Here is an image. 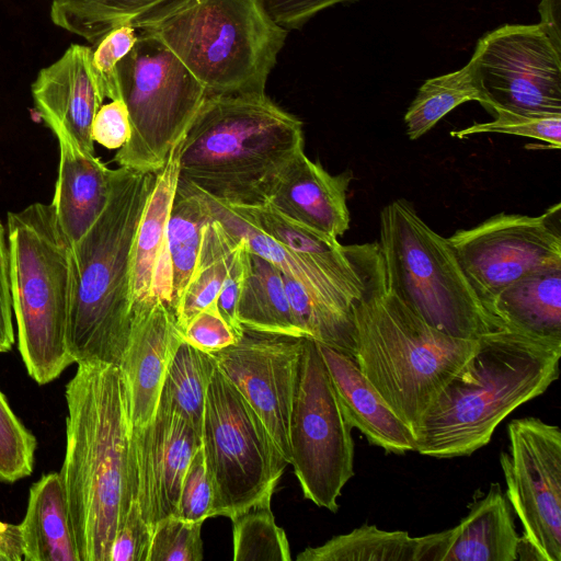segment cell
<instances>
[{"instance_id":"cell-1","label":"cell","mask_w":561,"mask_h":561,"mask_svg":"<svg viewBox=\"0 0 561 561\" xmlns=\"http://www.w3.org/2000/svg\"><path fill=\"white\" fill-rule=\"evenodd\" d=\"M66 453L60 477L80 561H110L134 500L130 416L118 366L79 364L66 386Z\"/></svg>"},{"instance_id":"cell-2","label":"cell","mask_w":561,"mask_h":561,"mask_svg":"<svg viewBox=\"0 0 561 561\" xmlns=\"http://www.w3.org/2000/svg\"><path fill=\"white\" fill-rule=\"evenodd\" d=\"M302 122L266 93L207 94L179 142V179L233 207L265 205L304 150Z\"/></svg>"},{"instance_id":"cell-3","label":"cell","mask_w":561,"mask_h":561,"mask_svg":"<svg viewBox=\"0 0 561 561\" xmlns=\"http://www.w3.org/2000/svg\"><path fill=\"white\" fill-rule=\"evenodd\" d=\"M156 173L111 169L108 197L90 229L71 245L67 347L73 363L118 366L133 323L131 255Z\"/></svg>"},{"instance_id":"cell-4","label":"cell","mask_w":561,"mask_h":561,"mask_svg":"<svg viewBox=\"0 0 561 561\" xmlns=\"http://www.w3.org/2000/svg\"><path fill=\"white\" fill-rule=\"evenodd\" d=\"M479 347L428 409L416 451L438 459L470 456L522 404L543 394L560 374L561 340L503 327Z\"/></svg>"},{"instance_id":"cell-5","label":"cell","mask_w":561,"mask_h":561,"mask_svg":"<svg viewBox=\"0 0 561 561\" xmlns=\"http://www.w3.org/2000/svg\"><path fill=\"white\" fill-rule=\"evenodd\" d=\"M352 322L356 364L417 439L428 409L476 354L479 339L446 334L412 311L387 288L379 250L352 305Z\"/></svg>"},{"instance_id":"cell-6","label":"cell","mask_w":561,"mask_h":561,"mask_svg":"<svg viewBox=\"0 0 561 561\" xmlns=\"http://www.w3.org/2000/svg\"><path fill=\"white\" fill-rule=\"evenodd\" d=\"M133 25L172 50L207 94L265 93L288 34L263 0H178Z\"/></svg>"},{"instance_id":"cell-7","label":"cell","mask_w":561,"mask_h":561,"mask_svg":"<svg viewBox=\"0 0 561 561\" xmlns=\"http://www.w3.org/2000/svg\"><path fill=\"white\" fill-rule=\"evenodd\" d=\"M10 291L18 345L39 385L73 364L67 347L71 245L51 204L33 203L7 215Z\"/></svg>"},{"instance_id":"cell-8","label":"cell","mask_w":561,"mask_h":561,"mask_svg":"<svg viewBox=\"0 0 561 561\" xmlns=\"http://www.w3.org/2000/svg\"><path fill=\"white\" fill-rule=\"evenodd\" d=\"M379 224L386 286L425 322L461 339L504 327L482 304L448 238L434 231L410 202L386 205Z\"/></svg>"},{"instance_id":"cell-9","label":"cell","mask_w":561,"mask_h":561,"mask_svg":"<svg viewBox=\"0 0 561 561\" xmlns=\"http://www.w3.org/2000/svg\"><path fill=\"white\" fill-rule=\"evenodd\" d=\"M121 99L131 135L114 161L119 167L158 172L184 135L205 96V88L162 42L139 32L117 65Z\"/></svg>"},{"instance_id":"cell-10","label":"cell","mask_w":561,"mask_h":561,"mask_svg":"<svg viewBox=\"0 0 561 561\" xmlns=\"http://www.w3.org/2000/svg\"><path fill=\"white\" fill-rule=\"evenodd\" d=\"M202 449L213 485L211 517H231L272 497L289 465L239 390L215 367L205 399Z\"/></svg>"},{"instance_id":"cell-11","label":"cell","mask_w":561,"mask_h":561,"mask_svg":"<svg viewBox=\"0 0 561 561\" xmlns=\"http://www.w3.org/2000/svg\"><path fill=\"white\" fill-rule=\"evenodd\" d=\"M290 465L304 497L337 512L354 476V440L316 341L305 337L289 420Z\"/></svg>"},{"instance_id":"cell-12","label":"cell","mask_w":561,"mask_h":561,"mask_svg":"<svg viewBox=\"0 0 561 561\" xmlns=\"http://www.w3.org/2000/svg\"><path fill=\"white\" fill-rule=\"evenodd\" d=\"M500 462L505 495L522 527L519 556L561 561V431L539 417L512 420Z\"/></svg>"},{"instance_id":"cell-13","label":"cell","mask_w":561,"mask_h":561,"mask_svg":"<svg viewBox=\"0 0 561 561\" xmlns=\"http://www.w3.org/2000/svg\"><path fill=\"white\" fill-rule=\"evenodd\" d=\"M468 65L483 107L561 115V50L539 24L488 33Z\"/></svg>"},{"instance_id":"cell-14","label":"cell","mask_w":561,"mask_h":561,"mask_svg":"<svg viewBox=\"0 0 561 561\" xmlns=\"http://www.w3.org/2000/svg\"><path fill=\"white\" fill-rule=\"evenodd\" d=\"M448 241L488 309L515 280L561 265V204L539 216L500 213L472 228L457 230Z\"/></svg>"},{"instance_id":"cell-15","label":"cell","mask_w":561,"mask_h":561,"mask_svg":"<svg viewBox=\"0 0 561 561\" xmlns=\"http://www.w3.org/2000/svg\"><path fill=\"white\" fill-rule=\"evenodd\" d=\"M304 339L243 329L236 343L211 354L289 465V420Z\"/></svg>"},{"instance_id":"cell-16","label":"cell","mask_w":561,"mask_h":561,"mask_svg":"<svg viewBox=\"0 0 561 561\" xmlns=\"http://www.w3.org/2000/svg\"><path fill=\"white\" fill-rule=\"evenodd\" d=\"M201 434L182 416L157 410L153 419L130 432V471L134 500L153 528L174 516L181 485Z\"/></svg>"},{"instance_id":"cell-17","label":"cell","mask_w":561,"mask_h":561,"mask_svg":"<svg viewBox=\"0 0 561 561\" xmlns=\"http://www.w3.org/2000/svg\"><path fill=\"white\" fill-rule=\"evenodd\" d=\"M133 312L128 344L118 367L135 428L153 419L169 365L184 340L172 308L161 298L135 305Z\"/></svg>"},{"instance_id":"cell-18","label":"cell","mask_w":561,"mask_h":561,"mask_svg":"<svg viewBox=\"0 0 561 561\" xmlns=\"http://www.w3.org/2000/svg\"><path fill=\"white\" fill-rule=\"evenodd\" d=\"M92 50L70 45L39 70L31 91L36 112L50 130H65L82 151L94 154L92 122L105 95L92 68Z\"/></svg>"},{"instance_id":"cell-19","label":"cell","mask_w":561,"mask_h":561,"mask_svg":"<svg viewBox=\"0 0 561 561\" xmlns=\"http://www.w3.org/2000/svg\"><path fill=\"white\" fill-rule=\"evenodd\" d=\"M352 180V171L333 175L301 151L283 171L266 204L297 224L339 239L350 229L346 197Z\"/></svg>"},{"instance_id":"cell-20","label":"cell","mask_w":561,"mask_h":561,"mask_svg":"<svg viewBox=\"0 0 561 561\" xmlns=\"http://www.w3.org/2000/svg\"><path fill=\"white\" fill-rule=\"evenodd\" d=\"M317 344L352 428L360 431L370 445L386 453L416 451L414 434L363 375L354 357L332 346Z\"/></svg>"},{"instance_id":"cell-21","label":"cell","mask_w":561,"mask_h":561,"mask_svg":"<svg viewBox=\"0 0 561 561\" xmlns=\"http://www.w3.org/2000/svg\"><path fill=\"white\" fill-rule=\"evenodd\" d=\"M179 142L180 140L156 173L153 190L136 231L130 270L133 307L156 297L169 306L171 304L167 227L179 181Z\"/></svg>"},{"instance_id":"cell-22","label":"cell","mask_w":561,"mask_h":561,"mask_svg":"<svg viewBox=\"0 0 561 561\" xmlns=\"http://www.w3.org/2000/svg\"><path fill=\"white\" fill-rule=\"evenodd\" d=\"M59 145V164L51 205L70 245L94 224L108 197L111 169L92 153L82 151L71 137L54 128Z\"/></svg>"},{"instance_id":"cell-23","label":"cell","mask_w":561,"mask_h":561,"mask_svg":"<svg viewBox=\"0 0 561 561\" xmlns=\"http://www.w3.org/2000/svg\"><path fill=\"white\" fill-rule=\"evenodd\" d=\"M456 535L455 526L440 533L411 537L403 530H383L363 525L308 547L297 561H444Z\"/></svg>"},{"instance_id":"cell-24","label":"cell","mask_w":561,"mask_h":561,"mask_svg":"<svg viewBox=\"0 0 561 561\" xmlns=\"http://www.w3.org/2000/svg\"><path fill=\"white\" fill-rule=\"evenodd\" d=\"M456 535L444 561H516L520 537L513 510L500 483L476 500L455 526Z\"/></svg>"},{"instance_id":"cell-25","label":"cell","mask_w":561,"mask_h":561,"mask_svg":"<svg viewBox=\"0 0 561 561\" xmlns=\"http://www.w3.org/2000/svg\"><path fill=\"white\" fill-rule=\"evenodd\" d=\"M19 525L25 561H80L60 473L45 474L30 488Z\"/></svg>"},{"instance_id":"cell-26","label":"cell","mask_w":561,"mask_h":561,"mask_svg":"<svg viewBox=\"0 0 561 561\" xmlns=\"http://www.w3.org/2000/svg\"><path fill=\"white\" fill-rule=\"evenodd\" d=\"M488 310L507 328L561 340V265L515 280L493 298Z\"/></svg>"},{"instance_id":"cell-27","label":"cell","mask_w":561,"mask_h":561,"mask_svg":"<svg viewBox=\"0 0 561 561\" xmlns=\"http://www.w3.org/2000/svg\"><path fill=\"white\" fill-rule=\"evenodd\" d=\"M208 203L213 216L232 234L241 238L252 252L270 261L284 275L301 284L321 304L352 317V305L355 299L329 277L261 231L233 207L210 198Z\"/></svg>"},{"instance_id":"cell-28","label":"cell","mask_w":561,"mask_h":561,"mask_svg":"<svg viewBox=\"0 0 561 561\" xmlns=\"http://www.w3.org/2000/svg\"><path fill=\"white\" fill-rule=\"evenodd\" d=\"M237 318L243 329L305 337L291 312L282 272L250 249Z\"/></svg>"},{"instance_id":"cell-29","label":"cell","mask_w":561,"mask_h":561,"mask_svg":"<svg viewBox=\"0 0 561 561\" xmlns=\"http://www.w3.org/2000/svg\"><path fill=\"white\" fill-rule=\"evenodd\" d=\"M211 218L207 197L179 179L173 197L167 241L171 267V308L174 312L194 273L203 229Z\"/></svg>"},{"instance_id":"cell-30","label":"cell","mask_w":561,"mask_h":561,"mask_svg":"<svg viewBox=\"0 0 561 561\" xmlns=\"http://www.w3.org/2000/svg\"><path fill=\"white\" fill-rule=\"evenodd\" d=\"M242 240L213 216L203 229L202 244L192 278L174 314L181 330L218 298Z\"/></svg>"},{"instance_id":"cell-31","label":"cell","mask_w":561,"mask_h":561,"mask_svg":"<svg viewBox=\"0 0 561 561\" xmlns=\"http://www.w3.org/2000/svg\"><path fill=\"white\" fill-rule=\"evenodd\" d=\"M178 0H51V22L96 45L112 30L135 24Z\"/></svg>"},{"instance_id":"cell-32","label":"cell","mask_w":561,"mask_h":561,"mask_svg":"<svg viewBox=\"0 0 561 561\" xmlns=\"http://www.w3.org/2000/svg\"><path fill=\"white\" fill-rule=\"evenodd\" d=\"M215 367L211 354L183 341L169 365L157 410L182 416L202 436L205 399Z\"/></svg>"},{"instance_id":"cell-33","label":"cell","mask_w":561,"mask_h":561,"mask_svg":"<svg viewBox=\"0 0 561 561\" xmlns=\"http://www.w3.org/2000/svg\"><path fill=\"white\" fill-rule=\"evenodd\" d=\"M468 101H481L470 67L426 80L405 115L407 135L415 140L431 130L446 114Z\"/></svg>"},{"instance_id":"cell-34","label":"cell","mask_w":561,"mask_h":561,"mask_svg":"<svg viewBox=\"0 0 561 561\" xmlns=\"http://www.w3.org/2000/svg\"><path fill=\"white\" fill-rule=\"evenodd\" d=\"M271 500L265 497L230 517L234 561L291 560L286 533L276 525Z\"/></svg>"},{"instance_id":"cell-35","label":"cell","mask_w":561,"mask_h":561,"mask_svg":"<svg viewBox=\"0 0 561 561\" xmlns=\"http://www.w3.org/2000/svg\"><path fill=\"white\" fill-rule=\"evenodd\" d=\"M493 119L476 123L460 130L450 133L462 139L478 134H505L534 138L546 142L550 148L561 147V115H536L508 111L497 106L484 107Z\"/></svg>"},{"instance_id":"cell-36","label":"cell","mask_w":561,"mask_h":561,"mask_svg":"<svg viewBox=\"0 0 561 561\" xmlns=\"http://www.w3.org/2000/svg\"><path fill=\"white\" fill-rule=\"evenodd\" d=\"M36 438L13 413L0 391V482H15L32 473Z\"/></svg>"},{"instance_id":"cell-37","label":"cell","mask_w":561,"mask_h":561,"mask_svg":"<svg viewBox=\"0 0 561 561\" xmlns=\"http://www.w3.org/2000/svg\"><path fill=\"white\" fill-rule=\"evenodd\" d=\"M202 525L176 516L156 523L148 561H202Z\"/></svg>"},{"instance_id":"cell-38","label":"cell","mask_w":561,"mask_h":561,"mask_svg":"<svg viewBox=\"0 0 561 561\" xmlns=\"http://www.w3.org/2000/svg\"><path fill=\"white\" fill-rule=\"evenodd\" d=\"M136 31L133 24L116 27L102 37L92 50V68L105 99H121L117 65L134 47Z\"/></svg>"},{"instance_id":"cell-39","label":"cell","mask_w":561,"mask_h":561,"mask_svg":"<svg viewBox=\"0 0 561 561\" xmlns=\"http://www.w3.org/2000/svg\"><path fill=\"white\" fill-rule=\"evenodd\" d=\"M213 504V485L201 445L185 471L174 516L204 523L211 517Z\"/></svg>"},{"instance_id":"cell-40","label":"cell","mask_w":561,"mask_h":561,"mask_svg":"<svg viewBox=\"0 0 561 561\" xmlns=\"http://www.w3.org/2000/svg\"><path fill=\"white\" fill-rule=\"evenodd\" d=\"M153 528L141 515L136 500L121 522L110 551V561H148Z\"/></svg>"},{"instance_id":"cell-41","label":"cell","mask_w":561,"mask_h":561,"mask_svg":"<svg viewBox=\"0 0 561 561\" xmlns=\"http://www.w3.org/2000/svg\"><path fill=\"white\" fill-rule=\"evenodd\" d=\"M182 332L185 342L208 354L219 352L238 340L221 317L216 301L197 312Z\"/></svg>"},{"instance_id":"cell-42","label":"cell","mask_w":561,"mask_h":561,"mask_svg":"<svg viewBox=\"0 0 561 561\" xmlns=\"http://www.w3.org/2000/svg\"><path fill=\"white\" fill-rule=\"evenodd\" d=\"M130 135L129 114L124 101L117 99L102 104L92 122L93 141L107 149H119L129 140Z\"/></svg>"},{"instance_id":"cell-43","label":"cell","mask_w":561,"mask_h":561,"mask_svg":"<svg viewBox=\"0 0 561 561\" xmlns=\"http://www.w3.org/2000/svg\"><path fill=\"white\" fill-rule=\"evenodd\" d=\"M248 256L249 248L242 240L241 247L234 256V260L226 279L224 280L222 287L216 300L217 308L221 317L232 329L237 337L241 335L243 330V328L238 322L237 306L247 274Z\"/></svg>"},{"instance_id":"cell-44","label":"cell","mask_w":561,"mask_h":561,"mask_svg":"<svg viewBox=\"0 0 561 561\" xmlns=\"http://www.w3.org/2000/svg\"><path fill=\"white\" fill-rule=\"evenodd\" d=\"M272 19L286 30L298 28L318 12L357 0H263Z\"/></svg>"},{"instance_id":"cell-45","label":"cell","mask_w":561,"mask_h":561,"mask_svg":"<svg viewBox=\"0 0 561 561\" xmlns=\"http://www.w3.org/2000/svg\"><path fill=\"white\" fill-rule=\"evenodd\" d=\"M14 344L7 230L0 220V353Z\"/></svg>"},{"instance_id":"cell-46","label":"cell","mask_w":561,"mask_h":561,"mask_svg":"<svg viewBox=\"0 0 561 561\" xmlns=\"http://www.w3.org/2000/svg\"><path fill=\"white\" fill-rule=\"evenodd\" d=\"M24 560L20 525L0 520V561Z\"/></svg>"},{"instance_id":"cell-47","label":"cell","mask_w":561,"mask_h":561,"mask_svg":"<svg viewBox=\"0 0 561 561\" xmlns=\"http://www.w3.org/2000/svg\"><path fill=\"white\" fill-rule=\"evenodd\" d=\"M539 13L541 16L539 26L556 48L561 50V0H541Z\"/></svg>"}]
</instances>
